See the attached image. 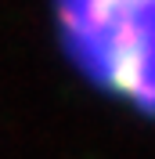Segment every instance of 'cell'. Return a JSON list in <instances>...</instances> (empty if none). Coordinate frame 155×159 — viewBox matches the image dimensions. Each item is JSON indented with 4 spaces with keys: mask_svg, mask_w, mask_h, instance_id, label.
<instances>
[{
    "mask_svg": "<svg viewBox=\"0 0 155 159\" xmlns=\"http://www.w3.org/2000/svg\"><path fill=\"white\" fill-rule=\"evenodd\" d=\"M58 22L97 87L155 112V0H58Z\"/></svg>",
    "mask_w": 155,
    "mask_h": 159,
    "instance_id": "6da1fadb",
    "label": "cell"
}]
</instances>
